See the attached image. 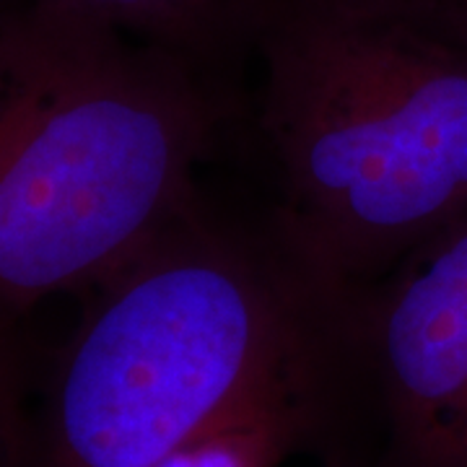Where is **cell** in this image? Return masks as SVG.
I'll return each mask as SVG.
<instances>
[{"label": "cell", "instance_id": "cell-8", "mask_svg": "<svg viewBox=\"0 0 467 467\" xmlns=\"http://www.w3.org/2000/svg\"><path fill=\"white\" fill-rule=\"evenodd\" d=\"M408 3L467 29V0H408Z\"/></svg>", "mask_w": 467, "mask_h": 467}, {"label": "cell", "instance_id": "cell-1", "mask_svg": "<svg viewBox=\"0 0 467 467\" xmlns=\"http://www.w3.org/2000/svg\"><path fill=\"white\" fill-rule=\"evenodd\" d=\"M260 130L288 250L335 294L467 213V29L408 0H270Z\"/></svg>", "mask_w": 467, "mask_h": 467}, {"label": "cell", "instance_id": "cell-4", "mask_svg": "<svg viewBox=\"0 0 467 467\" xmlns=\"http://www.w3.org/2000/svg\"><path fill=\"white\" fill-rule=\"evenodd\" d=\"M398 441L418 467H467V213L382 278L343 294Z\"/></svg>", "mask_w": 467, "mask_h": 467}, {"label": "cell", "instance_id": "cell-6", "mask_svg": "<svg viewBox=\"0 0 467 467\" xmlns=\"http://www.w3.org/2000/svg\"><path fill=\"white\" fill-rule=\"evenodd\" d=\"M294 426L291 413L244 420L202 436L153 467H273Z\"/></svg>", "mask_w": 467, "mask_h": 467}, {"label": "cell", "instance_id": "cell-3", "mask_svg": "<svg viewBox=\"0 0 467 467\" xmlns=\"http://www.w3.org/2000/svg\"><path fill=\"white\" fill-rule=\"evenodd\" d=\"M221 104L202 66L107 21L11 3L0 60V330L97 288L195 195Z\"/></svg>", "mask_w": 467, "mask_h": 467}, {"label": "cell", "instance_id": "cell-2", "mask_svg": "<svg viewBox=\"0 0 467 467\" xmlns=\"http://www.w3.org/2000/svg\"><path fill=\"white\" fill-rule=\"evenodd\" d=\"M94 291L55 374L52 467H153L221 429L296 416L340 333L343 294L275 226L239 232L198 198Z\"/></svg>", "mask_w": 467, "mask_h": 467}, {"label": "cell", "instance_id": "cell-5", "mask_svg": "<svg viewBox=\"0 0 467 467\" xmlns=\"http://www.w3.org/2000/svg\"><path fill=\"white\" fill-rule=\"evenodd\" d=\"M107 21L143 42L208 66L252 39L270 0H16Z\"/></svg>", "mask_w": 467, "mask_h": 467}, {"label": "cell", "instance_id": "cell-7", "mask_svg": "<svg viewBox=\"0 0 467 467\" xmlns=\"http://www.w3.org/2000/svg\"><path fill=\"white\" fill-rule=\"evenodd\" d=\"M8 333L0 330V467L11 465L14 447V368L8 353Z\"/></svg>", "mask_w": 467, "mask_h": 467}, {"label": "cell", "instance_id": "cell-9", "mask_svg": "<svg viewBox=\"0 0 467 467\" xmlns=\"http://www.w3.org/2000/svg\"><path fill=\"white\" fill-rule=\"evenodd\" d=\"M5 11L8 5H0V60H3V39H5Z\"/></svg>", "mask_w": 467, "mask_h": 467}]
</instances>
